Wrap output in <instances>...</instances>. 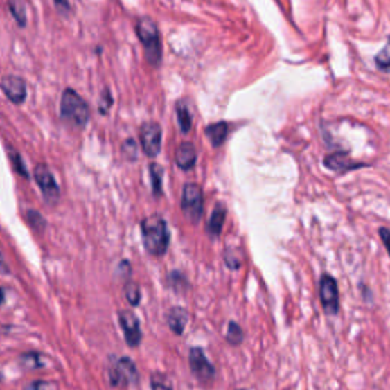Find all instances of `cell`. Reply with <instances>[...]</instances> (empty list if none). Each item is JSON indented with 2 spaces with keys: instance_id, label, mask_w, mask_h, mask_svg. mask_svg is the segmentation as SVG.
<instances>
[{
  "instance_id": "2",
  "label": "cell",
  "mask_w": 390,
  "mask_h": 390,
  "mask_svg": "<svg viewBox=\"0 0 390 390\" xmlns=\"http://www.w3.org/2000/svg\"><path fill=\"white\" fill-rule=\"evenodd\" d=\"M136 33L145 49V58H147V61L152 67H159L160 63H162L163 52L157 23L151 17H148V15H145V17L137 20Z\"/></svg>"
},
{
  "instance_id": "23",
  "label": "cell",
  "mask_w": 390,
  "mask_h": 390,
  "mask_svg": "<svg viewBox=\"0 0 390 390\" xmlns=\"http://www.w3.org/2000/svg\"><path fill=\"white\" fill-rule=\"evenodd\" d=\"M124 292H125V297H127V301L130 302V305L137 307V305L141 303V297H142L141 296V288L134 281L127 282L125 287H124Z\"/></svg>"
},
{
  "instance_id": "4",
  "label": "cell",
  "mask_w": 390,
  "mask_h": 390,
  "mask_svg": "<svg viewBox=\"0 0 390 390\" xmlns=\"http://www.w3.org/2000/svg\"><path fill=\"white\" fill-rule=\"evenodd\" d=\"M181 212L190 224H198L204 213L203 189L197 183H186L181 194Z\"/></svg>"
},
{
  "instance_id": "3",
  "label": "cell",
  "mask_w": 390,
  "mask_h": 390,
  "mask_svg": "<svg viewBox=\"0 0 390 390\" xmlns=\"http://www.w3.org/2000/svg\"><path fill=\"white\" fill-rule=\"evenodd\" d=\"M60 113L69 124L82 128L90 119V110L87 103L72 89H66L60 103Z\"/></svg>"
},
{
  "instance_id": "12",
  "label": "cell",
  "mask_w": 390,
  "mask_h": 390,
  "mask_svg": "<svg viewBox=\"0 0 390 390\" xmlns=\"http://www.w3.org/2000/svg\"><path fill=\"white\" fill-rule=\"evenodd\" d=\"M0 89L3 90V94L8 96L10 101L14 104H21L26 98V84L20 76L15 75H6L0 81Z\"/></svg>"
},
{
  "instance_id": "30",
  "label": "cell",
  "mask_w": 390,
  "mask_h": 390,
  "mask_svg": "<svg viewBox=\"0 0 390 390\" xmlns=\"http://www.w3.org/2000/svg\"><path fill=\"white\" fill-rule=\"evenodd\" d=\"M28 218H29V223L33 224L35 229H38V231H40V229L44 227V221H43L42 215H40V213H38V212L29 211V212H28Z\"/></svg>"
},
{
  "instance_id": "6",
  "label": "cell",
  "mask_w": 390,
  "mask_h": 390,
  "mask_svg": "<svg viewBox=\"0 0 390 390\" xmlns=\"http://www.w3.org/2000/svg\"><path fill=\"white\" fill-rule=\"evenodd\" d=\"M319 294H320V303H322L325 314L330 317L337 316L340 311L339 284L330 273H323L322 278H320Z\"/></svg>"
},
{
  "instance_id": "9",
  "label": "cell",
  "mask_w": 390,
  "mask_h": 390,
  "mask_svg": "<svg viewBox=\"0 0 390 390\" xmlns=\"http://www.w3.org/2000/svg\"><path fill=\"white\" fill-rule=\"evenodd\" d=\"M34 177L40 186L42 193L44 195V200L53 204L58 202L60 198V188L57 185L55 179H53V174L51 172V170L46 165H37L34 170Z\"/></svg>"
},
{
  "instance_id": "29",
  "label": "cell",
  "mask_w": 390,
  "mask_h": 390,
  "mask_svg": "<svg viewBox=\"0 0 390 390\" xmlns=\"http://www.w3.org/2000/svg\"><path fill=\"white\" fill-rule=\"evenodd\" d=\"M25 390H60L55 383H49V381H34L30 383Z\"/></svg>"
},
{
  "instance_id": "1",
  "label": "cell",
  "mask_w": 390,
  "mask_h": 390,
  "mask_svg": "<svg viewBox=\"0 0 390 390\" xmlns=\"http://www.w3.org/2000/svg\"><path fill=\"white\" fill-rule=\"evenodd\" d=\"M141 231L145 250L152 256H163L168 251L171 241V233L170 229H168L166 220L162 215H159V213L150 215L142 220Z\"/></svg>"
},
{
  "instance_id": "20",
  "label": "cell",
  "mask_w": 390,
  "mask_h": 390,
  "mask_svg": "<svg viewBox=\"0 0 390 390\" xmlns=\"http://www.w3.org/2000/svg\"><path fill=\"white\" fill-rule=\"evenodd\" d=\"M373 61H375V66L378 71L390 73V35L387 38V43L384 44V48L377 53Z\"/></svg>"
},
{
  "instance_id": "7",
  "label": "cell",
  "mask_w": 390,
  "mask_h": 390,
  "mask_svg": "<svg viewBox=\"0 0 390 390\" xmlns=\"http://www.w3.org/2000/svg\"><path fill=\"white\" fill-rule=\"evenodd\" d=\"M109 381L114 387L136 384L139 381V372L137 366L130 357H121L112 363L109 369Z\"/></svg>"
},
{
  "instance_id": "31",
  "label": "cell",
  "mask_w": 390,
  "mask_h": 390,
  "mask_svg": "<svg viewBox=\"0 0 390 390\" xmlns=\"http://www.w3.org/2000/svg\"><path fill=\"white\" fill-rule=\"evenodd\" d=\"M378 235L381 241H383V246L386 247L387 254L390 256V229L389 227H380L378 229Z\"/></svg>"
},
{
  "instance_id": "10",
  "label": "cell",
  "mask_w": 390,
  "mask_h": 390,
  "mask_svg": "<svg viewBox=\"0 0 390 390\" xmlns=\"http://www.w3.org/2000/svg\"><path fill=\"white\" fill-rule=\"evenodd\" d=\"M119 323L125 335V342L130 348H137L142 342L141 322L133 311L122 310L119 311Z\"/></svg>"
},
{
  "instance_id": "19",
  "label": "cell",
  "mask_w": 390,
  "mask_h": 390,
  "mask_svg": "<svg viewBox=\"0 0 390 390\" xmlns=\"http://www.w3.org/2000/svg\"><path fill=\"white\" fill-rule=\"evenodd\" d=\"M226 342L231 346H240L244 342V331L240 326V323H236L235 320H231L227 323V331H226Z\"/></svg>"
},
{
  "instance_id": "5",
  "label": "cell",
  "mask_w": 390,
  "mask_h": 390,
  "mask_svg": "<svg viewBox=\"0 0 390 390\" xmlns=\"http://www.w3.org/2000/svg\"><path fill=\"white\" fill-rule=\"evenodd\" d=\"M189 368L195 380L203 386H209L215 380V366L209 362L204 349L200 346L189 349Z\"/></svg>"
},
{
  "instance_id": "17",
  "label": "cell",
  "mask_w": 390,
  "mask_h": 390,
  "mask_svg": "<svg viewBox=\"0 0 390 390\" xmlns=\"http://www.w3.org/2000/svg\"><path fill=\"white\" fill-rule=\"evenodd\" d=\"M175 113H177L179 127L183 134H188L193 130V110L189 109V103L186 99H180L175 104Z\"/></svg>"
},
{
  "instance_id": "27",
  "label": "cell",
  "mask_w": 390,
  "mask_h": 390,
  "mask_svg": "<svg viewBox=\"0 0 390 390\" xmlns=\"http://www.w3.org/2000/svg\"><path fill=\"white\" fill-rule=\"evenodd\" d=\"M122 152H124V156L128 160H136L137 157V145L133 139H128L122 145Z\"/></svg>"
},
{
  "instance_id": "33",
  "label": "cell",
  "mask_w": 390,
  "mask_h": 390,
  "mask_svg": "<svg viewBox=\"0 0 390 390\" xmlns=\"http://www.w3.org/2000/svg\"><path fill=\"white\" fill-rule=\"evenodd\" d=\"M3 297H5V293H3V290L0 288V305H2V302H3Z\"/></svg>"
},
{
  "instance_id": "14",
  "label": "cell",
  "mask_w": 390,
  "mask_h": 390,
  "mask_svg": "<svg viewBox=\"0 0 390 390\" xmlns=\"http://www.w3.org/2000/svg\"><path fill=\"white\" fill-rule=\"evenodd\" d=\"M226 217H227V208L223 203H217V206L213 208L211 213L208 224H206V231H208V235L211 238H218L221 232H223Z\"/></svg>"
},
{
  "instance_id": "18",
  "label": "cell",
  "mask_w": 390,
  "mask_h": 390,
  "mask_svg": "<svg viewBox=\"0 0 390 390\" xmlns=\"http://www.w3.org/2000/svg\"><path fill=\"white\" fill-rule=\"evenodd\" d=\"M150 179H151V188L152 194L160 197L163 193L162 181H163V168L159 163H150Z\"/></svg>"
},
{
  "instance_id": "8",
  "label": "cell",
  "mask_w": 390,
  "mask_h": 390,
  "mask_svg": "<svg viewBox=\"0 0 390 390\" xmlns=\"http://www.w3.org/2000/svg\"><path fill=\"white\" fill-rule=\"evenodd\" d=\"M141 145L145 154L154 159L162 150V127L159 122L148 121L141 125Z\"/></svg>"
},
{
  "instance_id": "34",
  "label": "cell",
  "mask_w": 390,
  "mask_h": 390,
  "mask_svg": "<svg viewBox=\"0 0 390 390\" xmlns=\"http://www.w3.org/2000/svg\"><path fill=\"white\" fill-rule=\"evenodd\" d=\"M241 390H242V389H241Z\"/></svg>"
},
{
  "instance_id": "24",
  "label": "cell",
  "mask_w": 390,
  "mask_h": 390,
  "mask_svg": "<svg viewBox=\"0 0 390 390\" xmlns=\"http://www.w3.org/2000/svg\"><path fill=\"white\" fill-rule=\"evenodd\" d=\"M151 390H172V386L166 375L160 372H154L151 375Z\"/></svg>"
},
{
  "instance_id": "11",
  "label": "cell",
  "mask_w": 390,
  "mask_h": 390,
  "mask_svg": "<svg viewBox=\"0 0 390 390\" xmlns=\"http://www.w3.org/2000/svg\"><path fill=\"white\" fill-rule=\"evenodd\" d=\"M323 165H325V168H328V170L339 172V174H346V172L368 166V163H362V162H357V160H354L349 156L348 151L331 152V154H328L323 159Z\"/></svg>"
},
{
  "instance_id": "32",
  "label": "cell",
  "mask_w": 390,
  "mask_h": 390,
  "mask_svg": "<svg viewBox=\"0 0 390 390\" xmlns=\"http://www.w3.org/2000/svg\"><path fill=\"white\" fill-rule=\"evenodd\" d=\"M0 270L6 272V265H5V263H3V256H2V254H0Z\"/></svg>"
},
{
  "instance_id": "13",
  "label": "cell",
  "mask_w": 390,
  "mask_h": 390,
  "mask_svg": "<svg viewBox=\"0 0 390 390\" xmlns=\"http://www.w3.org/2000/svg\"><path fill=\"white\" fill-rule=\"evenodd\" d=\"M197 163V150L194 143L190 142H181L177 148H175V165H177L181 171H190Z\"/></svg>"
},
{
  "instance_id": "28",
  "label": "cell",
  "mask_w": 390,
  "mask_h": 390,
  "mask_svg": "<svg viewBox=\"0 0 390 390\" xmlns=\"http://www.w3.org/2000/svg\"><path fill=\"white\" fill-rule=\"evenodd\" d=\"M10 154H11V160H12L14 166H15V170H17V172H19L20 175H23V177H26V179H28L26 166H25V163L21 162V157L19 156V152H15L14 150H12V151L10 150Z\"/></svg>"
},
{
  "instance_id": "25",
  "label": "cell",
  "mask_w": 390,
  "mask_h": 390,
  "mask_svg": "<svg viewBox=\"0 0 390 390\" xmlns=\"http://www.w3.org/2000/svg\"><path fill=\"white\" fill-rule=\"evenodd\" d=\"M224 264L231 269L232 272L240 270L241 267V259L236 256V251L233 249H226L224 250Z\"/></svg>"
},
{
  "instance_id": "26",
  "label": "cell",
  "mask_w": 390,
  "mask_h": 390,
  "mask_svg": "<svg viewBox=\"0 0 390 390\" xmlns=\"http://www.w3.org/2000/svg\"><path fill=\"white\" fill-rule=\"evenodd\" d=\"M10 10H11V14L15 17V20H17L20 23V26H25V23H26V14H25V3H21V2H12L10 3Z\"/></svg>"
},
{
  "instance_id": "21",
  "label": "cell",
  "mask_w": 390,
  "mask_h": 390,
  "mask_svg": "<svg viewBox=\"0 0 390 390\" xmlns=\"http://www.w3.org/2000/svg\"><path fill=\"white\" fill-rule=\"evenodd\" d=\"M168 285H170L174 292L181 293V292H186V290L189 288V282L185 274H181L180 272H172V273H170V276H168Z\"/></svg>"
},
{
  "instance_id": "15",
  "label": "cell",
  "mask_w": 390,
  "mask_h": 390,
  "mask_svg": "<svg viewBox=\"0 0 390 390\" xmlns=\"http://www.w3.org/2000/svg\"><path fill=\"white\" fill-rule=\"evenodd\" d=\"M189 322V312L181 307H174L166 314V323L175 335H181Z\"/></svg>"
},
{
  "instance_id": "16",
  "label": "cell",
  "mask_w": 390,
  "mask_h": 390,
  "mask_svg": "<svg viewBox=\"0 0 390 390\" xmlns=\"http://www.w3.org/2000/svg\"><path fill=\"white\" fill-rule=\"evenodd\" d=\"M204 134L208 137L213 148L223 147L229 134V124L226 121H218L215 124H209L204 128Z\"/></svg>"
},
{
  "instance_id": "22",
  "label": "cell",
  "mask_w": 390,
  "mask_h": 390,
  "mask_svg": "<svg viewBox=\"0 0 390 390\" xmlns=\"http://www.w3.org/2000/svg\"><path fill=\"white\" fill-rule=\"evenodd\" d=\"M20 364L26 369H38V368H43L44 360L40 354L28 353L20 357Z\"/></svg>"
}]
</instances>
